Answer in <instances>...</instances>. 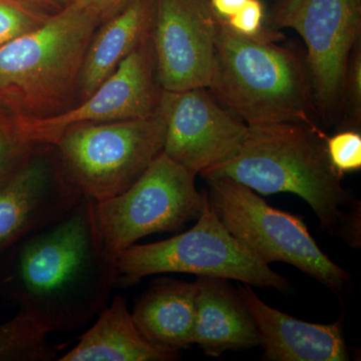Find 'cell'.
<instances>
[{"mask_svg":"<svg viewBox=\"0 0 361 361\" xmlns=\"http://www.w3.org/2000/svg\"><path fill=\"white\" fill-rule=\"evenodd\" d=\"M4 253L0 284L49 334L84 326L116 287V258L102 241L89 197Z\"/></svg>","mask_w":361,"mask_h":361,"instance_id":"cell-1","label":"cell"},{"mask_svg":"<svg viewBox=\"0 0 361 361\" xmlns=\"http://www.w3.org/2000/svg\"><path fill=\"white\" fill-rule=\"evenodd\" d=\"M326 139L320 127L304 123L251 125L236 157L200 175L204 180L229 178L263 196L296 195L325 232L360 247V202L342 186Z\"/></svg>","mask_w":361,"mask_h":361,"instance_id":"cell-2","label":"cell"},{"mask_svg":"<svg viewBox=\"0 0 361 361\" xmlns=\"http://www.w3.org/2000/svg\"><path fill=\"white\" fill-rule=\"evenodd\" d=\"M106 18L70 1L44 25L0 49V128L73 106L87 47Z\"/></svg>","mask_w":361,"mask_h":361,"instance_id":"cell-3","label":"cell"},{"mask_svg":"<svg viewBox=\"0 0 361 361\" xmlns=\"http://www.w3.org/2000/svg\"><path fill=\"white\" fill-rule=\"evenodd\" d=\"M275 42L240 35L219 18L208 90L247 125L319 127L305 56Z\"/></svg>","mask_w":361,"mask_h":361,"instance_id":"cell-4","label":"cell"},{"mask_svg":"<svg viewBox=\"0 0 361 361\" xmlns=\"http://www.w3.org/2000/svg\"><path fill=\"white\" fill-rule=\"evenodd\" d=\"M197 223L188 231L163 241L130 246L116 256V287L135 286L145 277L188 273L198 277L236 280L250 286L288 292L282 275L251 253L226 229L205 191Z\"/></svg>","mask_w":361,"mask_h":361,"instance_id":"cell-5","label":"cell"},{"mask_svg":"<svg viewBox=\"0 0 361 361\" xmlns=\"http://www.w3.org/2000/svg\"><path fill=\"white\" fill-rule=\"evenodd\" d=\"M166 121L159 106L145 118L73 126L54 142L66 179L96 202L123 193L163 153Z\"/></svg>","mask_w":361,"mask_h":361,"instance_id":"cell-6","label":"cell"},{"mask_svg":"<svg viewBox=\"0 0 361 361\" xmlns=\"http://www.w3.org/2000/svg\"><path fill=\"white\" fill-rule=\"evenodd\" d=\"M205 180L217 217L262 262L294 266L336 294L350 284V274L320 249L302 218L271 207L250 188L229 178Z\"/></svg>","mask_w":361,"mask_h":361,"instance_id":"cell-7","label":"cell"},{"mask_svg":"<svg viewBox=\"0 0 361 361\" xmlns=\"http://www.w3.org/2000/svg\"><path fill=\"white\" fill-rule=\"evenodd\" d=\"M264 26L290 28L302 37L318 118L338 122L349 59L361 42V0H273Z\"/></svg>","mask_w":361,"mask_h":361,"instance_id":"cell-8","label":"cell"},{"mask_svg":"<svg viewBox=\"0 0 361 361\" xmlns=\"http://www.w3.org/2000/svg\"><path fill=\"white\" fill-rule=\"evenodd\" d=\"M204 195L196 175L161 153L123 193L96 202L102 241L116 258L149 235L177 231L199 217Z\"/></svg>","mask_w":361,"mask_h":361,"instance_id":"cell-9","label":"cell"},{"mask_svg":"<svg viewBox=\"0 0 361 361\" xmlns=\"http://www.w3.org/2000/svg\"><path fill=\"white\" fill-rule=\"evenodd\" d=\"M161 89L155 51L149 37L78 106L42 118L16 121L0 128V135L25 148L54 145L66 130L82 123L116 122L155 115Z\"/></svg>","mask_w":361,"mask_h":361,"instance_id":"cell-10","label":"cell"},{"mask_svg":"<svg viewBox=\"0 0 361 361\" xmlns=\"http://www.w3.org/2000/svg\"><path fill=\"white\" fill-rule=\"evenodd\" d=\"M159 106L166 121L163 153L196 176L232 160L248 135L249 126L206 87L163 90Z\"/></svg>","mask_w":361,"mask_h":361,"instance_id":"cell-11","label":"cell"},{"mask_svg":"<svg viewBox=\"0 0 361 361\" xmlns=\"http://www.w3.org/2000/svg\"><path fill=\"white\" fill-rule=\"evenodd\" d=\"M218 21L210 0H156L151 39L161 89L210 87Z\"/></svg>","mask_w":361,"mask_h":361,"instance_id":"cell-12","label":"cell"},{"mask_svg":"<svg viewBox=\"0 0 361 361\" xmlns=\"http://www.w3.org/2000/svg\"><path fill=\"white\" fill-rule=\"evenodd\" d=\"M82 196L66 179L54 146H33L0 182V254L65 215Z\"/></svg>","mask_w":361,"mask_h":361,"instance_id":"cell-13","label":"cell"},{"mask_svg":"<svg viewBox=\"0 0 361 361\" xmlns=\"http://www.w3.org/2000/svg\"><path fill=\"white\" fill-rule=\"evenodd\" d=\"M237 291L255 323L265 360H350L341 319L331 324L303 322L267 305L250 285L243 283Z\"/></svg>","mask_w":361,"mask_h":361,"instance_id":"cell-14","label":"cell"},{"mask_svg":"<svg viewBox=\"0 0 361 361\" xmlns=\"http://www.w3.org/2000/svg\"><path fill=\"white\" fill-rule=\"evenodd\" d=\"M194 344L207 356L222 355L260 345L255 323L229 280L198 277L196 280Z\"/></svg>","mask_w":361,"mask_h":361,"instance_id":"cell-15","label":"cell"},{"mask_svg":"<svg viewBox=\"0 0 361 361\" xmlns=\"http://www.w3.org/2000/svg\"><path fill=\"white\" fill-rule=\"evenodd\" d=\"M156 0H128L99 26L80 73L78 99H87L147 39L153 30Z\"/></svg>","mask_w":361,"mask_h":361,"instance_id":"cell-16","label":"cell"},{"mask_svg":"<svg viewBox=\"0 0 361 361\" xmlns=\"http://www.w3.org/2000/svg\"><path fill=\"white\" fill-rule=\"evenodd\" d=\"M180 351L152 343L137 329L125 297L116 295L59 361H174Z\"/></svg>","mask_w":361,"mask_h":361,"instance_id":"cell-17","label":"cell"},{"mask_svg":"<svg viewBox=\"0 0 361 361\" xmlns=\"http://www.w3.org/2000/svg\"><path fill=\"white\" fill-rule=\"evenodd\" d=\"M196 299V282L157 278L135 301L133 318L152 343L180 351L194 344Z\"/></svg>","mask_w":361,"mask_h":361,"instance_id":"cell-18","label":"cell"},{"mask_svg":"<svg viewBox=\"0 0 361 361\" xmlns=\"http://www.w3.org/2000/svg\"><path fill=\"white\" fill-rule=\"evenodd\" d=\"M51 14L25 0H0V49L44 25Z\"/></svg>","mask_w":361,"mask_h":361,"instance_id":"cell-19","label":"cell"},{"mask_svg":"<svg viewBox=\"0 0 361 361\" xmlns=\"http://www.w3.org/2000/svg\"><path fill=\"white\" fill-rule=\"evenodd\" d=\"M330 161L339 174L361 169V135L356 130H344L326 139Z\"/></svg>","mask_w":361,"mask_h":361,"instance_id":"cell-20","label":"cell"},{"mask_svg":"<svg viewBox=\"0 0 361 361\" xmlns=\"http://www.w3.org/2000/svg\"><path fill=\"white\" fill-rule=\"evenodd\" d=\"M265 11L261 0H247L244 6L233 18L224 20L228 26L243 37L251 39L268 37L279 42L282 33L264 26Z\"/></svg>","mask_w":361,"mask_h":361,"instance_id":"cell-21","label":"cell"},{"mask_svg":"<svg viewBox=\"0 0 361 361\" xmlns=\"http://www.w3.org/2000/svg\"><path fill=\"white\" fill-rule=\"evenodd\" d=\"M351 127L361 123V42H358L349 59L343 87V116Z\"/></svg>","mask_w":361,"mask_h":361,"instance_id":"cell-22","label":"cell"},{"mask_svg":"<svg viewBox=\"0 0 361 361\" xmlns=\"http://www.w3.org/2000/svg\"><path fill=\"white\" fill-rule=\"evenodd\" d=\"M32 148L18 146L0 135V182L20 165Z\"/></svg>","mask_w":361,"mask_h":361,"instance_id":"cell-23","label":"cell"},{"mask_svg":"<svg viewBox=\"0 0 361 361\" xmlns=\"http://www.w3.org/2000/svg\"><path fill=\"white\" fill-rule=\"evenodd\" d=\"M210 1L218 18L226 21L238 13L246 4L247 0H210Z\"/></svg>","mask_w":361,"mask_h":361,"instance_id":"cell-24","label":"cell"},{"mask_svg":"<svg viewBox=\"0 0 361 361\" xmlns=\"http://www.w3.org/2000/svg\"><path fill=\"white\" fill-rule=\"evenodd\" d=\"M70 1L78 2L84 6L92 7L109 18L123 7L128 0H70Z\"/></svg>","mask_w":361,"mask_h":361,"instance_id":"cell-25","label":"cell"},{"mask_svg":"<svg viewBox=\"0 0 361 361\" xmlns=\"http://www.w3.org/2000/svg\"><path fill=\"white\" fill-rule=\"evenodd\" d=\"M25 1L30 2L49 13H54L63 8L70 2V0H25Z\"/></svg>","mask_w":361,"mask_h":361,"instance_id":"cell-26","label":"cell"}]
</instances>
